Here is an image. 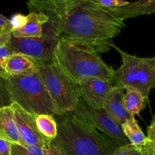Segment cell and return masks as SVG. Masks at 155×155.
<instances>
[{"mask_svg": "<svg viewBox=\"0 0 155 155\" xmlns=\"http://www.w3.org/2000/svg\"><path fill=\"white\" fill-rule=\"evenodd\" d=\"M30 12H42L59 39L111 42L126 27L113 10L95 0H29Z\"/></svg>", "mask_w": 155, "mask_h": 155, "instance_id": "obj_1", "label": "cell"}, {"mask_svg": "<svg viewBox=\"0 0 155 155\" xmlns=\"http://www.w3.org/2000/svg\"><path fill=\"white\" fill-rule=\"evenodd\" d=\"M110 43L59 39L52 62L77 85L81 80L89 78L112 81L114 70L101 56L110 51Z\"/></svg>", "mask_w": 155, "mask_h": 155, "instance_id": "obj_2", "label": "cell"}, {"mask_svg": "<svg viewBox=\"0 0 155 155\" xmlns=\"http://www.w3.org/2000/svg\"><path fill=\"white\" fill-rule=\"evenodd\" d=\"M54 117L58 135L53 141L63 155H112L119 148L104 133L71 112Z\"/></svg>", "mask_w": 155, "mask_h": 155, "instance_id": "obj_3", "label": "cell"}, {"mask_svg": "<svg viewBox=\"0 0 155 155\" xmlns=\"http://www.w3.org/2000/svg\"><path fill=\"white\" fill-rule=\"evenodd\" d=\"M7 86L12 103L33 114L55 115L52 101L39 72L31 75L8 77Z\"/></svg>", "mask_w": 155, "mask_h": 155, "instance_id": "obj_4", "label": "cell"}, {"mask_svg": "<svg viewBox=\"0 0 155 155\" xmlns=\"http://www.w3.org/2000/svg\"><path fill=\"white\" fill-rule=\"evenodd\" d=\"M119 52L122 65L114 71V86L133 88L139 91L144 97L148 98L151 89H155V56L153 58H139L120 49L113 42L110 43Z\"/></svg>", "mask_w": 155, "mask_h": 155, "instance_id": "obj_5", "label": "cell"}, {"mask_svg": "<svg viewBox=\"0 0 155 155\" xmlns=\"http://www.w3.org/2000/svg\"><path fill=\"white\" fill-rule=\"evenodd\" d=\"M38 72L54 104L55 115L74 111L80 95L78 85L52 61L39 65Z\"/></svg>", "mask_w": 155, "mask_h": 155, "instance_id": "obj_6", "label": "cell"}, {"mask_svg": "<svg viewBox=\"0 0 155 155\" xmlns=\"http://www.w3.org/2000/svg\"><path fill=\"white\" fill-rule=\"evenodd\" d=\"M71 113L104 133L119 147L130 144L124 136L121 126L114 120L103 107H92L81 95H80L75 109Z\"/></svg>", "mask_w": 155, "mask_h": 155, "instance_id": "obj_7", "label": "cell"}, {"mask_svg": "<svg viewBox=\"0 0 155 155\" xmlns=\"http://www.w3.org/2000/svg\"><path fill=\"white\" fill-rule=\"evenodd\" d=\"M58 41V35L45 24L43 34L41 37L17 38L12 36L9 45L14 52L29 56L42 64L52 61Z\"/></svg>", "mask_w": 155, "mask_h": 155, "instance_id": "obj_8", "label": "cell"}, {"mask_svg": "<svg viewBox=\"0 0 155 155\" xmlns=\"http://www.w3.org/2000/svg\"><path fill=\"white\" fill-rule=\"evenodd\" d=\"M14 111L18 133L24 145H33L46 149L51 141L42 136L37 128L35 116L13 102L11 104Z\"/></svg>", "mask_w": 155, "mask_h": 155, "instance_id": "obj_9", "label": "cell"}, {"mask_svg": "<svg viewBox=\"0 0 155 155\" xmlns=\"http://www.w3.org/2000/svg\"><path fill=\"white\" fill-rule=\"evenodd\" d=\"M78 86L80 95L91 106L96 108L103 107L106 98L114 87L112 81L99 78L83 80L78 83Z\"/></svg>", "mask_w": 155, "mask_h": 155, "instance_id": "obj_10", "label": "cell"}, {"mask_svg": "<svg viewBox=\"0 0 155 155\" xmlns=\"http://www.w3.org/2000/svg\"><path fill=\"white\" fill-rule=\"evenodd\" d=\"M125 89L120 86H114L103 104V108L109 116L120 125H122L130 116L126 110L124 104Z\"/></svg>", "mask_w": 155, "mask_h": 155, "instance_id": "obj_11", "label": "cell"}, {"mask_svg": "<svg viewBox=\"0 0 155 155\" xmlns=\"http://www.w3.org/2000/svg\"><path fill=\"white\" fill-rule=\"evenodd\" d=\"M40 64L29 56L14 52L8 58L5 71L8 77L31 75L37 72Z\"/></svg>", "mask_w": 155, "mask_h": 155, "instance_id": "obj_12", "label": "cell"}, {"mask_svg": "<svg viewBox=\"0 0 155 155\" xmlns=\"http://www.w3.org/2000/svg\"><path fill=\"white\" fill-rule=\"evenodd\" d=\"M27 22L21 28L12 30V36L17 38H38L43 34L44 25L48 18L42 12H30L27 15Z\"/></svg>", "mask_w": 155, "mask_h": 155, "instance_id": "obj_13", "label": "cell"}, {"mask_svg": "<svg viewBox=\"0 0 155 155\" xmlns=\"http://www.w3.org/2000/svg\"><path fill=\"white\" fill-rule=\"evenodd\" d=\"M0 139L12 144L24 145L18 133L12 107H0Z\"/></svg>", "mask_w": 155, "mask_h": 155, "instance_id": "obj_14", "label": "cell"}, {"mask_svg": "<svg viewBox=\"0 0 155 155\" xmlns=\"http://www.w3.org/2000/svg\"><path fill=\"white\" fill-rule=\"evenodd\" d=\"M113 10L123 21L143 15L155 14V0H138Z\"/></svg>", "mask_w": 155, "mask_h": 155, "instance_id": "obj_15", "label": "cell"}, {"mask_svg": "<svg viewBox=\"0 0 155 155\" xmlns=\"http://www.w3.org/2000/svg\"><path fill=\"white\" fill-rule=\"evenodd\" d=\"M124 104L126 110L130 116L135 117L140 114L146 107L148 98L144 97L139 91L133 88H126Z\"/></svg>", "mask_w": 155, "mask_h": 155, "instance_id": "obj_16", "label": "cell"}, {"mask_svg": "<svg viewBox=\"0 0 155 155\" xmlns=\"http://www.w3.org/2000/svg\"><path fill=\"white\" fill-rule=\"evenodd\" d=\"M121 128L130 144L136 147H144L146 142V136L138 124L135 117L127 119L121 125Z\"/></svg>", "mask_w": 155, "mask_h": 155, "instance_id": "obj_17", "label": "cell"}, {"mask_svg": "<svg viewBox=\"0 0 155 155\" xmlns=\"http://www.w3.org/2000/svg\"><path fill=\"white\" fill-rule=\"evenodd\" d=\"M35 118L37 128L41 134L48 140H54L58 135V125L54 115L39 114Z\"/></svg>", "mask_w": 155, "mask_h": 155, "instance_id": "obj_18", "label": "cell"}, {"mask_svg": "<svg viewBox=\"0 0 155 155\" xmlns=\"http://www.w3.org/2000/svg\"><path fill=\"white\" fill-rule=\"evenodd\" d=\"M12 35L0 39V76L8 80V76L5 71V63L8 58L14 53L13 50L9 45V42Z\"/></svg>", "mask_w": 155, "mask_h": 155, "instance_id": "obj_19", "label": "cell"}, {"mask_svg": "<svg viewBox=\"0 0 155 155\" xmlns=\"http://www.w3.org/2000/svg\"><path fill=\"white\" fill-rule=\"evenodd\" d=\"M11 155H44L42 148L33 145H11Z\"/></svg>", "mask_w": 155, "mask_h": 155, "instance_id": "obj_20", "label": "cell"}, {"mask_svg": "<svg viewBox=\"0 0 155 155\" xmlns=\"http://www.w3.org/2000/svg\"><path fill=\"white\" fill-rule=\"evenodd\" d=\"M112 155H148L144 147H136L132 144L120 146Z\"/></svg>", "mask_w": 155, "mask_h": 155, "instance_id": "obj_21", "label": "cell"}, {"mask_svg": "<svg viewBox=\"0 0 155 155\" xmlns=\"http://www.w3.org/2000/svg\"><path fill=\"white\" fill-rule=\"evenodd\" d=\"M144 148L148 155H155V120H152L147 130L146 142Z\"/></svg>", "mask_w": 155, "mask_h": 155, "instance_id": "obj_22", "label": "cell"}, {"mask_svg": "<svg viewBox=\"0 0 155 155\" xmlns=\"http://www.w3.org/2000/svg\"><path fill=\"white\" fill-rule=\"evenodd\" d=\"M12 104L7 86V80L0 76V107L10 106Z\"/></svg>", "mask_w": 155, "mask_h": 155, "instance_id": "obj_23", "label": "cell"}, {"mask_svg": "<svg viewBox=\"0 0 155 155\" xmlns=\"http://www.w3.org/2000/svg\"><path fill=\"white\" fill-rule=\"evenodd\" d=\"M12 30L10 19L0 15V39L12 35Z\"/></svg>", "mask_w": 155, "mask_h": 155, "instance_id": "obj_24", "label": "cell"}, {"mask_svg": "<svg viewBox=\"0 0 155 155\" xmlns=\"http://www.w3.org/2000/svg\"><path fill=\"white\" fill-rule=\"evenodd\" d=\"M27 16L22 15V14L18 13L14 15L10 19L11 25H12V30L21 28V27H23L26 24V22H27Z\"/></svg>", "mask_w": 155, "mask_h": 155, "instance_id": "obj_25", "label": "cell"}, {"mask_svg": "<svg viewBox=\"0 0 155 155\" xmlns=\"http://www.w3.org/2000/svg\"><path fill=\"white\" fill-rule=\"evenodd\" d=\"M95 1L101 5L107 8L122 7L130 3V2L124 1V0H95Z\"/></svg>", "mask_w": 155, "mask_h": 155, "instance_id": "obj_26", "label": "cell"}, {"mask_svg": "<svg viewBox=\"0 0 155 155\" xmlns=\"http://www.w3.org/2000/svg\"><path fill=\"white\" fill-rule=\"evenodd\" d=\"M43 151L44 155H63L59 147L54 141H51L48 145V148L46 149H44Z\"/></svg>", "mask_w": 155, "mask_h": 155, "instance_id": "obj_27", "label": "cell"}, {"mask_svg": "<svg viewBox=\"0 0 155 155\" xmlns=\"http://www.w3.org/2000/svg\"><path fill=\"white\" fill-rule=\"evenodd\" d=\"M11 142L0 139V155H11Z\"/></svg>", "mask_w": 155, "mask_h": 155, "instance_id": "obj_28", "label": "cell"}, {"mask_svg": "<svg viewBox=\"0 0 155 155\" xmlns=\"http://www.w3.org/2000/svg\"><path fill=\"white\" fill-rule=\"evenodd\" d=\"M152 120H155V114H154V116L153 117V119Z\"/></svg>", "mask_w": 155, "mask_h": 155, "instance_id": "obj_29", "label": "cell"}]
</instances>
